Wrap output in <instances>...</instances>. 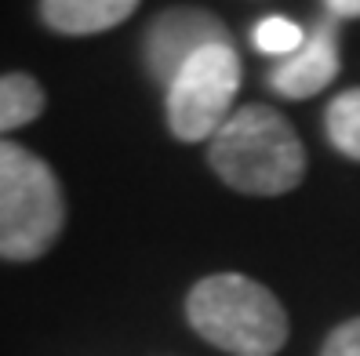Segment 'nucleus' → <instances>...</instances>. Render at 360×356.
<instances>
[{"label":"nucleus","mask_w":360,"mask_h":356,"mask_svg":"<svg viewBox=\"0 0 360 356\" xmlns=\"http://www.w3.org/2000/svg\"><path fill=\"white\" fill-rule=\"evenodd\" d=\"M207 160L229 190L248 197H284L306 175L302 138L284 113L262 102L233 110L207 142Z\"/></svg>","instance_id":"obj_1"},{"label":"nucleus","mask_w":360,"mask_h":356,"mask_svg":"<svg viewBox=\"0 0 360 356\" xmlns=\"http://www.w3.org/2000/svg\"><path fill=\"white\" fill-rule=\"evenodd\" d=\"M186 320L229 356H277L288 342V312L269 287L244 273H211L193 284Z\"/></svg>","instance_id":"obj_2"},{"label":"nucleus","mask_w":360,"mask_h":356,"mask_svg":"<svg viewBox=\"0 0 360 356\" xmlns=\"http://www.w3.org/2000/svg\"><path fill=\"white\" fill-rule=\"evenodd\" d=\"M66 229L62 182L44 157L18 142H0V258L37 262Z\"/></svg>","instance_id":"obj_3"},{"label":"nucleus","mask_w":360,"mask_h":356,"mask_svg":"<svg viewBox=\"0 0 360 356\" xmlns=\"http://www.w3.org/2000/svg\"><path fill=\"white\" fill-rule=\"evenodd\" d=\"M240 55L229 44H211L197 51L172 77L164 95L167 128L179 142H211L215 131L233 117V102L240 91Z\"/></svg>","instance_id":"obj_4"},{"label":"nucleus","mask_w":360,"mask_h":356,"mask_svg":"<svg viewBox=\"0 0 360 356\" xmlns=\"http://www.w3.org/2000/svg\"><path fill=\"white\" fill-rule=\"evenodd\" d=\"M211 44H229L226 22L219 15H211L207 8L182 4V8L160 11L150 22V29L142 37V58L150 77L167 88L186 62Z\"/></svg>","instance_id":"obj_5"},{"label":"nucleus","mask_w":360,"mask_h":356,"mask_svg":"<svg viewBox=\"0 0 360 356\" xmlns=\"http://www.w3.org/2000/svg\"><path fill=\"white\" fill-rule=\"evenodd\" d=\"M342 55H338V18L324 15L306 37V44L291 58L277 62L269 73V88L284 98H313L338 77Z\"/></svg>","instance_id":"obj_6"},{"label":"nucleus","mask_w":360,"mask_h":356,"mask_svg":"<svg viewBox=\"0 0 360 356\" xmlns=\"http://www.w3.org/2000/svg\"><path fill=\"white\" fill-rule=\"evenodd\" d=\"M142 0H40V22L58 37H95L128 22Z\"/></svg>","instance_id":"obj_7"},{"label":"nucleus","mask_w":360,"mask_h":356,"mask_svg":"<svg viewBox=\"0 0 360 356\" xmlns=\"http://www.w3.org/2000/svg\"><path fill=\"white\" fill-rule=\"evenodd\" d=\"M48 106L44 84H40L33 73H0V142H4L8 131H18L33 124Z\"/></svg>","instance_id":"obj_8"},{"label":"nucleus","mask_w":360,"mask_h":356,"mask_svg":"<svg viewBox=\"0 0 360 356\" xmlns=\"http://www.w3.org/2000/svg\"><path fill=\"white\" fill-rule=\"evenodd\" d=\"M324 128L338 153L349 160H360V88H349L331 98Z\"/></svg>","instance_id":"obj_9"},{"label":"nucleus","mask_w":360,"mask_h":356,"mask_svg":"<svg viewBox=\"0 0 360 356\" xmlns=\"http://www.w3.org/2000/svg\"><path fill=\"white\" fill-rule=\"evenodd\" d=\"M306 29L295 22V18L288 15H266L262 22H255V29H251V44H255V51L262 55H273V58H291L295 51H299L306 44Z\"/></svg>","instance_id":"obj_10"},{"label":"nucleus","mask_w":360,"mask_h":356,"mask_svg":"<svg viewBox=\"0 0 360 356\" xmlns=\"http://www.w3.org/2000/svg\"><path fill=\"white\" fill-rule=\"evenodd\" d=\"M321 356H360V317L338 324V327L328 334Z\"/></svg>","instance_id":"obj_11"},{"label":"nucleus","mask_w":360,"mask_h":356,"mask_svg":"<svg viewBox=\"0 0 360 356\" xmlns=\"http://www.w3.org/2000/svg\"><path fill=\"white\" fill-rule=\"evenodd\" d=\"M331 18H360V0H324Z\"/></svg>","instance_id":"obj_12"}]
</instances>
